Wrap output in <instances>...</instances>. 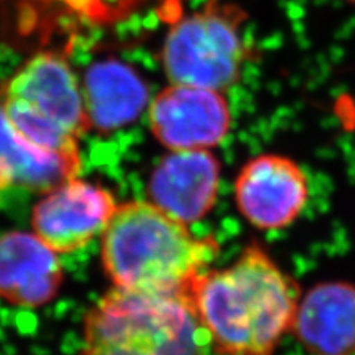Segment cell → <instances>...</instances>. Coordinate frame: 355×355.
Here are the masks:
<instances>
[{
    "label": "cell",
    "mask_w": 355,
    "mask_h": 355,
    "mask_svg": "<svg viewBox=\"0 0 355 355\" xmlns=\"http://www.w3.org/2000/svg\"><path fill=\"white\" fill-rule=\"evenodd\" d=\"M297 283L259 246L228 266L207 270L188 299L218 355H275L292 333L301 301Z\"/></svg>",
    "instance_id": "cell-1"
},
{
    "label": "cell",
    "mask_w": 355,
    "mask_h": 355,
    "mask_svg": "<svg viewBox=\"0 0 355 355\" xmlns=\"http://www.w3.org/2000/svg\"><path fill=\"white\" fill-rule=\"evenodd\" d=\"M219 253L214 236L197 237L188 225L151 202L119 205L103 232L101 259L121 291L187 296Z\"/></svg>",
    "instance_id": "cell-2"
},
{
    "label": "cell",
    "mask_w": 355,
    "mask_h": 355,
    "mask_svg": "<svg viewBox=\"0 0 355 355\" xmlns=\"http://www.w3.org/2000/svg\"><path fill=\"white\" fill-rule=\"evenodd\" d=\"M206 343L187 296L113 287L85 314L77 355H206Z\"/></svg>",
    "instance_id": "cell-3"
},
{
    "label": "cell",
    "mask_w": 355,
    "mask_h": 355,
    "mask_svg": "<svg viewBox=\"0 0 355 355\" xmlns=\"http://www.w3.org/2000/svg\"><path fill=\"white\" fill-rule=\"evenodd\" d=\"M0 99L10 125L28 146L79 154L77 142L91 126L82 85L62 55H35L0 89Z\"/></svg>",
    "instance_id": "cell-4"
},
{
    "label": "cell",
    "mask_w": 355,
    "mask_h": 355,
    "mask_svg": "<svg viewBox=\"0 0 355 355\" xmlns=\"http://www.w3.org/2000/svg\"><path fill=\"white\" fill-rule=\"evenodd\" d=\"M246 19V10L231 0H207L176 19L160 51L169 82L220 92L234 86L250 52L243 35Z\"/></svg>",
    "instance_id": "cell-5"
},
{
    "label": "cell",
    "mask_w": 355,
    "mask_h": 355,
    "mask_svg": "<svg viewBox=\"0 0 355 355\" xmlns=\"http://www.w3.org/2000/svg\"><path fill=\"white\" fill-rule=\"evenodd\" d=\"M154 138L169 151H210L228 135L231 111L224 92L171 83L148 108Z\"/></svg>",
    "instance_id": "cell-6"
},
{
    "label": "cell",
    "mask_w": 355,
    "mask_h": 355,
    "mask_svg": "<svg viewBox=\"0 0 355 355\" xmlns=\"http://www.w3.org/2000/svg\"><path fill=\"white\" fill-rule=\"evenodd\" d=\"M236 206L254 228L274 231L297 219L308 203L306 175L295 160L261 154L240 169L234 182Z\"/></svg>",
    "instance_id": "cell-7"
},
{
    "label": "cell",
    "mask_w": 355,
    "mask_h": 355,
    "mask_svg": "<svg viewBox=\"0 0 355 355\" xmlns=\"http://www.w3.org/2000/svg\"><path fill=\"white\" fill-rule=\"evenodd\" d=\"M117 206L104 187L76 176L44 194L33 210V228L55 253L77 252L103 236Z\"/></svg>",
    "instance_id": "cell-8"
},
{
    "label": "cell",
    "mask_w": 355,
    "mask_h": 355,
    "mask_svg": "<svg viewBox=\"0 0 355 355\" xmlns=\"http://www.w3.org/2000/svg\"><path fill=\"white\" fill-rule=\"evenodd\" d=\"M219 178L220 164L212 151H171L150 176V202L182 224H194L214 209Z\"/></svg>",
    "instance_id": "cell-9"
},
{
    "label": "cell",
    "mask_w": 355,
    "mask_h": 355,
    "mask_svg": "<svg viewBox=\"0 0 355 355\" xmlns=\"http://www.w3.org/2000/svg\"><path fill=\"white\" fill-rule=\"evenodd\" d=\"M64 280L61 262L36 234L14 231L0 237V297L35 309L57 297Z\"/></svg>",
    "instance_id": "cell-10"
},
{
    "label": "cell",
    "mask_w": 355,
    "mask_h": 355,
    "mask_svg": "<svg viewBox=\"0 0 355 355\" xmlns=\"http://www.w3.org/2000/svg\"><path fill=\"white\" fill-rule=\"evenodd\" d=\"M292 333L309 355H355V284L311 287L299 301Z\"/></svg>",
    "instance_id": "cell-11"
},
{
    "label": "cell",
    "mask_w": 355,
    "mask_h": 355,
    "mask_svg": "<svg viewBox=\"0 0 355 355\" xmlns=\"http://www.w3.org/2000/svg\"><path fill=\"white\" fill-rule=\"evenodd\" d=\"M89 126L113 132L137 120L148 104V87L137 70L119 60L89 67L82 83Z\"/></svg>",
    "instance_id": "cell-12"
},
{
    "label": "cell",
    "mask_w": 355,
    "mask_h": 355,
    "mask_svg": "<svg viewBox=\"0 0 355 355\" xmlns=\"http://www.w3.org/2000/svg\"><path fill=\"white\" fill-rule=\"evenodd\" d=\"M80 164V154L44 153L28 146L10 125L0 99V190L15 185L46 194L76 178Z\"/></svg>",
    "instance_id": "cell-13"
},
{
    "label": "cell",
    "mask_w": 355,
    "mask_h": 355,
    "mask_svg": "<svg viewBox=\"0 0 355 355\" xmlns=\"http://www.w3.org/2000/svg\"><path fill=\"white\" fill-rule=\"evenodd\" d=\"M46 2L62 5L86 19L107 22L128 12L133 0H46Z\"/></svg>",
    "instance_id": "cell-14"
},
{
    "label": "cell",
    "mask_w": 355,
    "mask_h": 355,
    "mask_svg": "<svg viewBox=\"0 0 355 355\" xmlns=\"http://www.w3.org/2000/svg\"><path fill=\"white\" fill-rule=\"evenodd\" d=\"M347 2H349V3H355V0H347Z\"/></svg>",
    "instance_id": "cell-15"
}]
</instances>
